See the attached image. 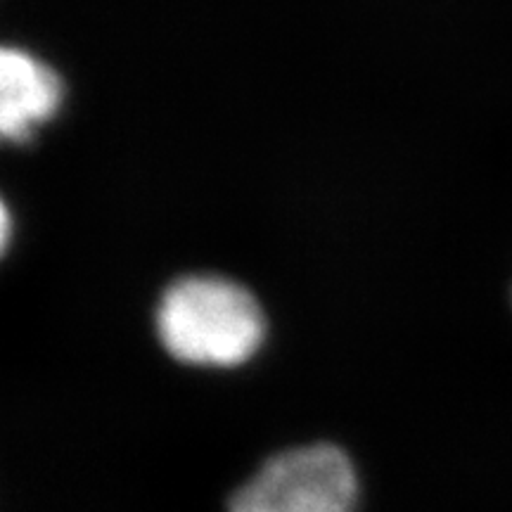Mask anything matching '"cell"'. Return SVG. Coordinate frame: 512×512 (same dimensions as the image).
I'll use <instances>...</instances> for the list:
<instances>
[{
	"label": "cell",
	"mask_w": 512,
	"mask_h": 512,
	"mask_svg": "<svg viewBox=\"0 0 512 512\" xmlns=\"http://www.w3.org/2000/svg\"><path fill=\"white\" fill-rule=\"evenodd\" d=\"M264 330L259 302L233 280L188 275L159 299V339L171 356L192 366L245 363L264 342Z\"/></svg>",
	"instance_id": "1"
},
{
	"label": "cell",
	"mask_w": 512,
	"mask_h": 512,
	"mask_svg": "<svg viewBox=\"0 0 512 512\" xmlns=\"http://www.w3.org/2000/svg\"><path fill=\"white\" fill-rule=\"evenodd\" d=\"M62 102V81L48 64L19 48L0 55V131L5 140L24 143L55 117Z\"/></svg>",
	"instance_id": "3"
},
{
	"label": "cell",
	"mask_w": 512,
	"mask_h": 512,
	"mask_svg": "<svg viewBox=\"0 0 512 512\" xmlns=\"http://www.w3.org/2000/svg\"><path fill=\"white\" fill-rule=\"evenodd\" d=\"M358 479L332 444L299 446L266 460L230 498L228 512H354Z\"/></svg>",
	"instance_id": "2"
}]
</instances>
